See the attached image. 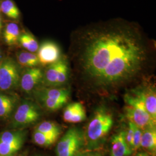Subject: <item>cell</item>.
<instances>
[{
  "instance_id": "cell-2",
  "label": "cell",
  "mask_w": 156,
  "mask_h": 156,
  "mask_svg": "<svg viewBox=\"0 0 156 156\" xmlns=\"http://www.w3.org/2000/svg\"><path fill=\"white\" fill-rule=\"evenodd\" d=\"M113 125V118L111 112L105 106L98 107L84 133V142L90 147L100 145L110 132Z\"/></svg>"
},
{
  "instance_id": "cell-20",
  "label": "cell",
  "mask_w": 156,
  "mask_h": 156,
  "mask_svg": "<svg viewBox=\"0 0 156 156\" xmlns=\"http://www.w3.org/2000/svg\"><path fill=\"white\" fill-rule=\"evenodd\" d=\"M18 41L23 47L29 52L34 53L38 50L39 45L37 41L31 34L28 33L20 34Z\"/></svg>"
},
{
  "instance_id": "cell-5",
  "label": "cell",
  "mask_w": 156,
  "mask_h": 156,
  "mask_svg": "<svg viewBox=\"0 0 156 156\" xmlns=\"http://www.w3.org/2000/svg\"><path fill=\"white\" fill-rule=\"evenodd\" d=\"M84 144L83 131L79 127H71L58 142L57 156H77Z\"/></svg>"
},
{
  "instance_id": "cell-4",
  "label": "cell",
  "mask_w": 156,
  "mask_h": 156,
  "mask_svg": "<svg viewBox=\"0 0 156 156\" xmlns=\"http://www.w3.org/2000/svg\"><path fill=\"white\" fill-rule=\"evenodd\" d=\"M69 90L66 88L43 87L35 91L39 102L49 111H56L62 108L69 100Z\"/></svg>"
},
{
  "instance_id": "cell-12",
  "label": "cell",
  "mask_w": 156,
  "mask_h": 156,
  "mask_svg": "<svg viewBox=\"0 0 156 156\" xmlns=\"http://www.w3.org/2000/svg\"><path fill=\"white\" fill-rule=\"evenodd\" d=\"M43 73L38 68L33 67L26 69L20 76V86L26 93L33 91L43 79Z\"/></svg>"
},
{
  "instance_id": "cell-21",
  "label": "cell",
  "mask_w": 156,
  "mask_h": 156,
  "mask_svg": "<svg viewBox=\"0 0 156 156\" xmlns=\"http://www.w3.org/2000/svg\"><path fill=\"white\" fill-rule=\"evenodd\" d=\"M1 11L12 19H17L20 16L19 9L11 0L4 1L1 4Z\"/></svg>"
},
{
  "instance_id": "cell-13",
  "label": "cell",
  "mask_w": 156,
  "mask_h": 156,
  "mask_svg": "<svg viewBox=\"0 0 156 156\" xmlns=\"http://www.w3.org/2000/svg\"><path fill=\"white\" fill-rule=\"evenodd\" d=\"M86 119V112L83 105L80 102L69 104L63 112V119L67 123H78Z\"/></svg>"
},
{
  "instance_id": "cell-22",
  "label": "cell",
  "mask_w": 156,
  "mask_h": 156,
  "mask_svg": "<svg viewBox=\"0 0 156 156\" xmlns=\"http://www.w3.org/2000/svg\"><path fill=\"white\" fill-rule=\"evenodd\" d=\"M33 140L37 145L42 147H49L56 141L47 135L37 130H35L34 133Z\"/></svg>"
},
{
  "instance_id": "cell-16",
  "label": "cell",
  "mask_w": 156,
  "mask_h": 156,
  "mask_svg": "<svg viewBox=\"0 0 156 156\" xmlns=\"http://www.w3.org/2000/svg\"><path fill=\"white\" fill-rule=\"evenodd\" d=\"M140 147H142L154 153L156 150V127L149 128L142 130Z\"/></svg>"
},
{
  "instance_id": "cell-28",
  "label": "cell",
  "mask_w": 156,
  "mask_h": 156,
  "mask_svg": "<svg viewBox=\"0 0 156 156\" xmlns=\"http://www.w3.org/2000/svg\"><path fill=\"white\" fill-rule=\"evenodd\" d=\"M26 154H27L26 153H23L22 154H18V155H16V156H26Z\"/></svg>"
},
{
  "instance_id": "cell-29",
  "label": "cell",
  "mask_w": 156,
  "mask_h": 156,
  "mask_svg": "<svg viewBox=\"0 0 156 156\" xmlns=\"http://www.w3.org/2000/svg\"><path fill=\"white\" fill-rule=\"evenodd\" d=\"M1 62V57H0V62Z\"/></svg>"
},
{
  "instance_id": "cell-9",
  "label": "cell",
  "mask_w": 156,
  "mask_h": 156,
  "mask_svg": "<svg viewBox=\"0 0 156 156\" xmlns=\"http://www.w3.org/2000/svg\"><path fill=\"white\" fill-rule=\"evenodd\" d=\"M69 76V66L67 60L60 58L48 67L43 79L48 86H59L65 83Z\"/></svg>"
},
{
  "instance_id": "cell-18",
  "label": "cell",
  "mask_w": 156,
  "mask_h": 156,
  "mask_svg": "<svg viewBox=\"0 0 156 156\" xmlns=\"http://www.w3.org/2000/svg\"><path fill=\"white\" fill-rule=\"evenodd\" d=\"M18 63L23 67L33 68L39 64L38 56L34 53L22 51L17 55Z\"/></svg>"
},
{
  "instance_id": "cell-10",
  "label": "cell",
  "mask_w": 156,
  "mask_h": 156,
  "mask_svg": "<svg viewBox=\"0 0 156 156\" xmlns=\"http://www.w3.org/2000/svg\"><path fill=\"white\" fill-rule=\"evenodd\" d=\"M142 102L147 112L156 120V94L155 89L150 86H140L129 93Z\"/></svg>"
},
{
  "instance_id": "cell-11",
  "label": "cell",
  "mask_w": 156,
  "mask_h": 156,
  "mask_svg": "<svg viewBox=\"0 0 156 156\" xmlns=\"http://www.w3.org/2000/svg\"><path fill=\"white\" fill-rule=\"evenodd\" d=\"M38 58L39 63L44 66L50 65L60 59V49L56 43L46 41L38 48Z\"/></svg>"
},
{
  "instance_id": "cell-17",
  "label": "cell",
  "mask_w": 156,
  "mask_h": 156,
  "mask_svg": "<svg viewBox=\"0 0 156 156\" xmlns=\"http://www.w3.org/2000/svg\"><path fill=\"white\" fill-rule=\"evenodd\" d=\"M35 130L47 135L52 139L56 140L61 134L62 129L59 125L53 122H44L40 123Z\"/></svg>"
},
{
  "instance_id": "cell-23",
  "label": "cell",
  "mask_w": 156,
  "mask_h": 156,
  "mask_svg": "<svg viewBox=\"0 0 156 156\" xmlns=\"http://www.w3.org/2000/svg\"><path fill=\"white\" fill-rule=\"evenodd\" d=\"M142 133V130L135 125L134 136H133V145H132L133 151H136L140 147V140H141Z\"/></svg>"
},
{
  "instance_id": "cell-7",
  "label": "cell",
  "mask_w": 156,
  "mask_h": 156,
  "mask_svg": "<svg viewBox=\"0 0 156 156\" xmlns=\"http://www.w3.org/2000/svg\"><path fill=\"white\" fill-rule=\"evenodd\" d=\"M41 117L38 105L30 101H24L19 106L12 120V127L21 128L36 122Z\"/></svg>"
},
{
  "instance_id": "cell-26",
  "label": "cell",
  "mask_w": 156,
  "mask_h": 156,
  "mask_svg": "<svg viewBox=\"0 0 156 156\" xmlns=\"http://www.w3.org/2000/svg\"><path fill=\"white\" fill-rule=\"evenodd\" d=\"M135 156H151L150 155H149L148 154L144 153V152H140L137 153L136 155Z\"/></svg>"
},
{
  "instance_id": "cell-27",
  "label": "cell",
  "mask_w": 156,
  "mask_h": 156,
  "mask_svg": "<svg viewBox=\"0 0 156 156\" xmlns=\"http://www.w3.org/2000/svg\"><path fill=\"white\" fill-rule=\"evenodd\" d=\"M1 28H2V18L0 16V32L1 30Z\"/></svg>"
},
{
  "instance_id": "cell-8",
  "label": "cell",
  "mask_w": 156,
  "mask_h": 156,
  "mask_svg": "<svg viewBox=\"0 0 156 156\" xmlns=\"http://www.w3.org/2000/svg\"><path fill=\"white\" fill-rule=\"evenodd\" d=\"M27 132L23 129L6 131L0 134V156H13L21 149Z\"/></svg>"
},
{
  "instance_id": "cell-6",
  "label": "cell",
  "mask_w": 156,
  "mask_h": 156,
  "mask_svg": "<svg viewBox=\"0 0 156 156\" xmlns=\"http://www.w3.org/2000/svg\"><path fill=\"white\" fill-rule=\"evenodd\" d=\"M19 68L13 58L6 57L0 62V90L9 91L20 85Z\"/></svg>"
},
{
  "instance_id": "cell-3",
  "label": "cell",
  "mask_w": 156,
  "mask_h": 156,
  "mask_svg": "<svg viewBox=\"0 0 156 156\" xmlns=\"http://www.w3.org/2000/svg\"><path fill=\"white\" fill-rule=\"evenodd\" d=\"M125 114L129 122L142 130L156 127V121L147 112L144 105L129 93L124 95Z\"/></svg>"
},
{
  "instance_id": "cell-25",
  "label": "cell",
  "mask_w": 156,
  "mask_h": 156,
  "mask_svg": "<svg viewBox=\"0 0 156 156\" xmlns=\"http://www.w3.org/2000/svg\"><path fill=\"white\" fill-rule=\"evenodd\" d=\"M77 156H104L103 153L98 151H89L82 154H79Z\"/></svg>"
},
{
  "instance_id": "cell-32",
  "label": "cell",
  "mask_w": 156,
  "mask_h": 156,
  "mask_svg": "<svg viewBox=\"0 0 156 156\" xmlns=\"http://www.w3.org/2000/svg\"></svg>"
},
{
  "instance_id": "cell-14",
  "label": "cell",
  "mask_w": 156,
  "mask_h": 156,
  "mask_svg": "<svg viewBox=\"0 0 156 156\" xmlns=\"http://www.w3.org/2000/svg\"><path fill=\"white\" fill-rule=\"evenodd\" d=\"M19 101L17 95L0 92V119L5 120L10 117Z\"/></svg>"
},
{
  "instance_id": "cell-24",
  "label": "cell",
  "mask_w": 156,
  "mask_h": 156,
  "mask_svg": "<svg viewBox=\"0 0 156 156\" xmlns=\"http://www.w3.org/2000/svg\"><path fill=\"white\" fill-rule=\"evenodd\" d=\"M134 126L135 125L133 123L129 122L128 129L125 133V139H126V143L128 145V147L132 151H133L132 145H133V136H134Z\"/></svg>"
},
{
  "instance_id": "cell-15",
  "label": "cell",
  "mask_w": 156,
  "mask_h": 156,
  "mask_svg": "<svg viewBox=\"0 0 156 156\" xmlns=\"http://www.w3.org/2000/svg\"><path fill=\"white\" fill-rule=\"evenodd\" d=\"M125 131H120L112 138L111 156H129L133 153L126 143Z\"/></svg>"
},
{
  "instance_id": "cell-19",
  "label": "cell",
  "mask_w": 156,
  "mask_h": 156,
  "mask_svg": "<svg viewBox=\"0 0 156 156\" xmlns=\"http://www.w3.org/2000/svg\"><path fill=\"white\" fill-rule=\"evenodd\" d=\"M19 35V28L16 24L11 23L7 24L5 32L4 33V41L7 45H13L16 44L18 41Z\"/></svg>"
},
{
  "instance_id": "cell-1",
  "label": "cell",
  "mask_w": 156,
  "mask_h": 156,
  "mask_svg": "<svg viewBox=\"0 0 156 156\" xmlns=\"http://www.w3.org/2000/svg\"><path fill=\"white\" fill-rule=\"evenodd\" d=\"M146 60L140 33L126 24L96 28L85 35L79 62L90 83L102 90L116 88L135 78Z\"/></svg>"
},
{
  "instance_id": "cell-30",
  "label": "cell",
  "mask_w": 156,
  "mask_h": 156,
  "mask_svg": "<svg viewBox=\"0 0 156 156\" xmlns=\"http://www.w3.org/2000/svg\"><path fill=\"white\" fill-rule=\"evenodd\" d=\"M0 57H1V51H0Z\"/></svg>"
},
{
  "instance_id": "cell-31",
  "label": "cell",
  "mask_w": 156,
  "mask_h": 156,
  "mask_svg": "<svg viewBox=\"0 0 156 156\" xmlns=\"http://www.w3.org/2000/svg\"><path fill=\"white\" fill-rule=\"evenodd\" d=\"M0 12H1V5H0Z\"/></svg>"
}]
</instances>
